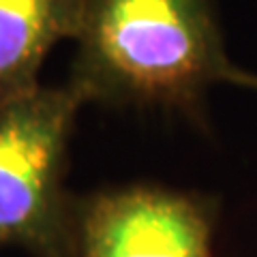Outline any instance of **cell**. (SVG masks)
Here are the masks:
<instances>
[{
  "mask_svg": "<svg viewBox=\"0 0 257 257\" xmlns=\"http://www.w3.org/2000/svg\"><path fill=\"white\" fill-rule=\"evenodd\" d=\"M67 86L107 107L178 111L197 122L212 86L257 90L227 56L212 0H82Z\"/></svg>",
  "mask_w": 257,
  "mask_h": 257,
  "instance_id": "6da1fadb",
  "label": "cell"
},
{
  "mask_svg": "<svg viewBox=\"0 0 257 257\" xmlns=\"http://www.w3.org/2000/svg\"><path fill=\"white\" fill-rule=\"evenodd\" d=\"M82 105L64 84L39 86L0 107V248L73 257V195L64 174Z\"/></svg>",
  "mask_w": 257,
  "mask_h": 257,
  "instance_id": "7a4b0ae2",
  "label": "cell"
},
{
  "mask_svg": "<svg viewBox=\"0 0 257 257\" xmlns=\"http://www.w3.org/2000/svg\"><path fill=\"white\" fill-rule=\"evenodd\" d=\"M219 199L159 184L73 197V257H214Z\"/></svg>",
  "mask_w": 257,
  "mask_h": 257,
  "instance_id": "3957f363",
  "label": "cell"
},
{
  "mask_svg": "<svg viewBox=\"0 0 257 257\" xmlns=\"http://www.w3.org/2000/svg\"><path fill=\"white\" fill-rule=\"evenodd\" d=\"M82 0H0V107L30 94L56 43L75 39Z\"/></svg>",
  "mask_w": 257,
  "mask_h": 257,
  "instance_id": "277c9868",
  "label": "cell"
}]
</instances>
